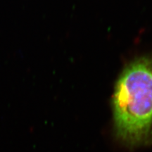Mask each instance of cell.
I'll return each mask as SVG.
<instances>
[{
	"instance_id": "1",
	"label": "cell",
	"mask_w": 152,
	"mask_h": 152,
	"mask_svg": "<svg viewBox=\"0 0 152 152\" xmlns=\"http://www.w3.org/2000/svg\"><path fill=\"white\" fill-rule=\"evenodd\" d=\"M117 136L130 147L152 140V56L137 58L120 75L113 96Z\"/></svg>"
}]
</instances>
